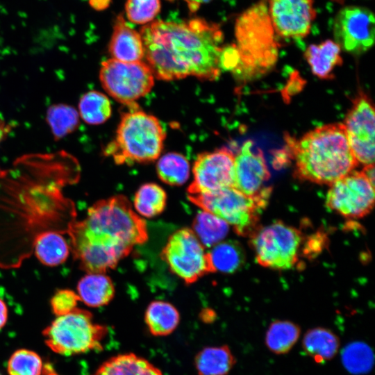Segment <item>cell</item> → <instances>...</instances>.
Wrapping results in <instances>:
<instances>
[{
	"label": "cell",
	"mask_w": 375,
	"mask_h": 375,
	"mask_svg": "<svg viewBox=\"0 0 375 375\" xmlns=\"http://www.w3.org/2000/svg\"><path fill=\"white\" fill-rule=\"evenodd\" d=\"M111 112L108 98L100 92H88L80 99L78 114L88 124H101L109 119Z\"/></svg>",
	"instance_id": "obj_28"
},
{
	"label": "cell",
	"mask_w": 375,
	"mask_h": 375,
	"mask_svg": "<svg viewBox=\"0 0 375 375\" xmlns=\"http://www.w3.org/2000/svg\"><path fill=\"white\" fill-rule=\"evenodd\" d=\"M67 234L70 251L81 267L86 272L104 273L147 240V228L127 199L116 196L92 205Z\"/></svg>",
	"instance_id": "obj_2"
},
{
	"label": "cell",
	"mask_w": 375,
	"mask_h": 375,
	"mask_svg": "<svg viewBox=\"0 0 375 375\" xmlns=\"http://www.w3.org/2000/svg\"><path fill=\"white\" fill-rule=\"evenodd\" d=\"M191 201L233 226L240 235L250 236L259 226L261 211L267 199L248 197L233 187L189 195Z\"/></svg>",
	"instance_id": "obj_7"
},
{
	"label": "cell",
	"mask_w": 375,
	"mask_h": 375,
	"mask_svg": "<svg viewBox=\"0 0 375 375\" xmlns=\"http://www.w3.org/2000/svg\"><path fill=\"white\" fill-rule=\"evenodd\" d=\"M158 177L170 185L184 184L190 176V164L186 158L178 153H167L158 161Z\"/></svg>",
	"instance_id": "obj_30"
},
{
	"label": "cell",
	"mask_w": 375,
	"mask_h": 375,
	"mask_svg": "<svg viewBox=\"0 0 375 375\" xmlns=\"http://www.w3.org/2000/svg\"><path fill=\"white\" fill-rule=\"evenodd\" d=\"M374 108L371 99L360 92L352 101L343 125L350 148L358 163L374 162Z\"/></svg>",
	"instance_id": "obj_12"
},
{
	"label": "cell",
	"mask_w": 375,
	"mask_h": 375,
	"mask_svg": "<svg viewBox=\"0 0 375 375\" xmlns=\"http://www.w3.org/2000/svg\"><path fill=\"white\" fill-rule=\"evenodd\" d=\"M162 253L171 271L186 283H192L210 272L204 247L189 228L174 232Z\"/></svg>",
	"instance_id": "obj_10"
},
{
	"label": "cell",
	"mask_w": 375,
	"mask_h": 375,
	"mask_svg": "<svg viewBox=\"0 0 375 375\" xmlns=\"http://www.w3.org/2000/svg\"><path fill=\"white\" fill-rule=\"evenodd\" d=\"M42 367V358L37 353L21 349L11 355L7 369L9 375H41Z\"/></svg>",
	"instance_id": "obj_33"
},
{
	"label": "cell",
	"mask_w": 375,
	"mask_h": 375,
	"mask_svg": "<svg viewBox=\"0 0 375 375\" xmlns=\"http://www.w3.org/2000/svg\"><path fill=\"white\" fill-rule=\"evenodd\" d=\"M235 35L240 61L233 72L238 78L249 81L273 68L280 45L266 0L253 4L237 18Z\"/></svg>",
	"instance_id": "obj_4"
},
{
	"label": "cell",
	"mask_w": 375,
	"mask_h": 375,
	"mask_svg": "<svg viewBox=\"0 0 375 375\" xmlns=\"http://www.w3.org/2000/svg\"><path fill=\"white\" fill-rule=\"evenodd\" d=\"M110 2V0H89L90 6L97 10H102L106 8Z\"/></svg>",
	"instance_id": "obj_39"
},
{
	"label": "cell",
	"mask_w": 375,
	"mask_h": 375,
	"mask_svg": "<svg viewBox=\"0 0 375 375\" xmlns=\"http://www.w3.org/2000/svg\"><path fill=\"white\" fill-rule=\"evenodd\" d=\"M108 332L106 326L94 321L90 312L76 308L57 317L42 335L53 352L68 356L102 349Z\"/></svg>",
	"instance_id": "obj_6"
},
{
	"label": "cell",
	"mask_w": 375,
	"mask_h": 375,
	"mask_svg": "<svg viewBox=\"0 0 375 375\" xmlns=\"http://www.w3.org/2000/svg\"><path fill=\"white\" fill-rule=\"evenodd\" d=\"M108 51L112 58L122 62L141 61L144 57L140 32L128 24L122 14L115 19Z\"/></svg>",
	"instance_id": "obj_17"
},
{
	"label": "cell",
	"mask_w": 375,
	"mask_h": 375,
	"mask_svg": "<svg viewBox=\"0 0 375 375\" xmlns=\"http://www.w3.org/2000/svg\"><path fill=\"white\" fill-rule=\"evenodd\" d=\"M253 145L245 141L235 156L233 188L248 197L269 199L272 190L265 183L270 172L262 150H253Z\"/></svg>",
	"instance_id": "obj_15"
},
{
	"label": "cell",
	"mask_w": 375,
	"mask_h": 375,
	"mask_svg": "<svg viewBox=\"0 0 375 375\" xmlns=\"http://www.w3.org/2000/svg\"><path fill=\"white\" fill-rule=\"evenodd\" d=\"M8 319V307L0 298V330L5 326Z\"/></svg>",
	"instance_id": "obj_37"
},
{
	"label": "cell",
	"mask_w": 375,
	"mask_h": 375,
	"mask_svg": "<svg viewBox=\"0 0 375 375\" xmlns=\"http://www.w3.org/2000/svg\"><path fill=\"white\" fill-rule=\"evenodd\" d=\"M144 322L152 335L167 336L178 327L180 314L172 303L164 301H154L147 308Z\"/></svg>",
	"instance_id": "obj_24"
},
{
	"label": "cell",
	"mask_w": 375,
	"mask_h": 375,
	"mask_svg": "<svg viewBox=\"0 0 375 375\" xmlns=\"http://www.w3.org/2000/svg\"><path fill=\"white\" fill-rule=\"evenodd\" d=\"M374 187L362 171H353L331 185L326 205L344 217H363L373 208Z\"/></svg>",
	"instance_id": "obj_11"
},
{
	"label": "cell",
	"mask_w": 375,
	"mask_h": 375,
	"mask_svg": "<svg viewBox=\"0 0 375 375\" xmlns=\"http://www.w3.org/2000/svg\"><path fill=\"white\" fill-rule=\"evenodd\" d=\"M374 356L371 347L363 342L347 344L342 353V362L351 374L360 375L368 373L374 365Z\"/></svg>",
	"instance_id": "obj_32"
},
{
	"label": "cell",
	"mask_w": 375,
	"mask_h": 375,
	"mask_svg": "<svg viewBox=\"0 0 375 375\" xmlns=\"http://www.w3.org/2000/svg\"><path fill=\"white\" fill-rule=\"evenodd\" d=\"M166 200V193L161 187L155 183H146L136 192L134 207L139 215L153 217L163 211Z\"/></svg>",
	"instance_id": "obj_31"
},
{
	"label": "cell",
	"mask_w": 375,
	"mask_h": 375,
	"mask_svg": "<svg viewBox=\"0 0 375 375\" xmlns=\"http://www.w3.org/2000/svg\"><path fill=\"white\" fill-rule=\"evenodd\" d=\"M140 33L144 58L156 78L212 81L219 76L224 34L219 24L200 17L158 19L144 25Z\"/></svg>",
	"instance_id": "obj_1"
},
{
	"label": "cell",
	"mask_w": 375,
	"mask_h": 375,
	"mask_svg": "<svg viewBox=\"0 0 375 375\" xmlns=\"http://www.w3.org/2000/svg\"><path fill=\"white\" fill-rule=\"evenodd\" d=\"M191 12H197L199 8L205 3L210 2L211 0H183Z\"/></svg>",
	"instance_id": "obj_36"
},
{
	"label": "cell",
	"mask_w": 375,
	"mask_h": 375,
	"mask_svg": "<svg viewBox=\"0 0 375 375\" xmlns=\"http://www.w3.org/2000/svg\"><path fill=\"white\" fill-rule=\"evenodd\" d=\"M285 139L294 161V175L300 180L331 185L358 166L343 124L318 126L298 140L289 135Z\"/></svg>",
	"instance_id": "obj_3"
},
{
	"label": "cell",
	"mask_w": 375,
	"mask_h": 375,
	"mask_svg": "<svg viewBox=\"0 0 375 375\" xmlns=\"http://www.w3.org/2000/svg\"><path fill=\"white\" fill-rule=\"evenodd\" d=\"M192 231L203 247H211L222 242L228 233L229 225L217 215L202 210L193 222Z\"/></svg>",
	"instance_id": "obj_27"
},
{
	"label": "cell",
	"mask_w": 375,
	"mask_h": 375,
	"mask_svg": "<svg viewBox=\"0 0 375 375\" xmlns=\"http://www.w3.org/2000/svg\"><path fill=\"white\" fill-rule=\"evenodd\" d=\"M11 129L12 126L10 124L0 119V144L7 138Z\"/></svg>",
	"instance_id": "obj_38"
},
{
	"label": "cell",
	"mask_w": 375,
	"mask_h": 375,
	"mask_svg": "<svg viewBox=\"0 0 375 375\" xmlns=\"http://www.w3.org/2000/svg\"><path fill=\"white\" fill-rule=\"evenodd\" d=\"M70 246L62 233L47 231L39 234L33 244V252L41 263L47 266H57L68 258Z\"/></svg>",
	"instance_id": "obj_23"
},
{
	"label": "cell",
	"mask_w": 375,
	"mask_h": 375,
	"mask_svg": "<svg viewBox=\"0 0 375 375\" xmlns=\"http://www.w3.org/2000/svg\"><path fill=\"white\" fill-rule=\"evenodd\" d=\"M93 375H163L147 359L134 353L113 356L104 361Z\"/></svg>",
	"instance_id": "obj_20"
},
{
	"label": "cell",
	"mask_w": 375,
	"mask_h": 375,
	"mask_svg": "<svg viewBox=\"0 0 375 375\" xmlns=\"http://www.w3.org/2000/svg\"><path fill=\"white\" fill-rule=\"evenodd\" d=\"M0 375H1V374H0Z\"/></svg>",
	"instance_id": "obj_42"
},
{
	"label": "cell",
	"mask_w": 375,
	"mask_h": 375,
	"mask_svg": "<svg viewBox=\"0 0 375 375\" xmlns=\"http://www.w3.org/2000/svg\"><path fill=\"white\" fill-rule=\"evenodd\" d=\"M249 238L257 262L269 269H291L297 264L303 252L301 232L281 221L258 226Z\"/></svg>",
	"instance_id": "obj_8"
},
{
	"label": "cell",
	"mask_w": 375,
	"mask_h": 375,
	"mask_svg": "<svg viewBox=\"0 0 375 375\" xmlns=\"http://www.w3.org/2000/svg\"><path fill=\"white\" fill-rule=\"evenodd\" d=\"M210 272L230 274L242 267L245 256L243 248L236 241H222L207 252Z\"/></svg>",
	"instance_id": "obj_25"
},
{
	"label": "cell",
	"mask_w": 375,
	"mask_h": 375,
	"mask_svg": "<svg viewBox=\"0 0 375 375\" xmlns=\"http://www.w3.org/2000/svg\"><path fill=\"white\" fill-rule=\"evenodd\" d=\"M168 1H174V0H168Z\"/></svg>",
	"instance_id": "obj_41"
},
{
	"label": "cell",
	"mask_w": 375,
	"mask_h": 375,
	"mask_svg": "<svg viewBox=\"0 0 375 375\" xmlns=\"http://www.w3.org/2000/svg\"><path fill=\"white\" fill-rule=\"evenodd\" d=\"M122 115L115 140L106 148L117 163L147 162L157 159L163 148L165 131L153 115L130 105Z\"/></svg>",
	"instance_id": "obj_5"
},
{
	"label": "cell",
	"mask_w": 375,
	"mask_h": 375,
	"mask_svg": "<svg viewBox=\"0 0 375 375\" xmlns=\"http://www.w3.org/2000/svg\"><path fill=\"white\" fill-rule=\"evenodd\" d=\"M268 12L276 35L302 39L310 31L316 11L313 0H269Z\"/></svg>",
	"instance_id": "obj_16"
},
{
	"label": "cell",
	"mask_w": 375,
	"mask_h": 375,
	"mask_svg": "<svg viewBox=\"0 0 375 375\" xmlns=\"http://www.w3.org/2000/svg\"><path fill=\"white\" fill-rule=\"evenodd\" d=\"M235 364V357L226 344L204 347L194 359L198 375H228Z\"/></svg>",
	"instance_id": "obj_21"
},
{
	"label": "cell",
	"mask_w": 375,
	"mask_h": 375,
	"mask_svg": "<svg viewBox=\"0 0 375 375\" xmlns=\"http://www.w3.org/2000/svg\"><path fill=\"white\" fill-rule=\"evenodd\" d=\"M47 121L56 140L67 136L79 125L78 112L72 106L58 103L49 107Z\"/></svg>",
	"instance_id": "obj_29"
},
{
	"label": "cell",
	"mask_w": 375,
	"mask_h": 375,
	"mask_svg": "<svg viewBox=\"0 0 375 375\" xmlns=\"http://www.w3.org/2000/svg\"><path fill=\"white\" fill-rule=\"evenodd\" d=\"M80 301L78 295L69 289L58 290L51 299L53 312L57 316L67 315L77 308Z\"/></svg>",
	"instance_id": "obj_35"
},
{
	"label": "cell",
	"mask_w": 375,
	"mask_h": 375,
	"mask_svg": "<svg viewBox=\"0 0 375 375\" xmlns=\"http://www.w3.org/2000/svg\"><path fill=\"white\" fill-rule=\"evenodd\" d=\"M374 31V14L362 6L342 8L333 23L335 42L340 49L355 55L365 52L373 45Z\"/></svg>",
	"instance_id": "obj_13"
},
{
	"label": "cell",
	"mask_w": 375,
	"mask_h": 375,
	"mask_svg": "<svg viewBox=\"0 0 375 375\" xmlns=\"http://www.w3.org/2000/svg\"><path fill=\"white\" fill-rule=\"evenodd\" d=\"M363 173L367 177L369 181L374 185V165L365 166Z\"/></svg>",
	"instance_id": "obj_40"
},
{
	"label": "cell",
	"mask_w": 375,
	"mask_h": 375,
	"mask_svg": "<svg viewBox=\"0 0 375 375\" xmlns=\"http://www.w3.org/2000/svg\"><path fill=\"white\" fill-rule=\"evenodd\" d=\"M235 156L227 148L199 154L193 166L189 195L215 192L234 185Z\"/></svg>",
	"instance_id": "obj_14"
},
{
	"label": "cell",
	"mask_w": 375,
	"mask_h": 375,
	"mask_svg": "<svg viewBox=\"0 0 375 375\" xmlns=\"http://www.w3.org/2000/svg\"><path fill=\"white\" fill-rule=\"evenodd\" d=\"M114 294L113 283L104 273H88L77 285L80 301L89 307L97 308L108 304Z\"/></svg>",
	"instance_id": "obj_22"
},
{
	"label": "cell",
	"mask_w": 375,
	"mask_h": 375,
	"mask_svg": "<svg viewBox=\"0 0 375 375\" xmlns=\"http://www.w3.org/2000/svg\"><path fill=\"white\" fill-rule=\"evenodd\" d=\"M301 328L290 320H274L269 326L265 344L269 351L284 355L290 351L299 339Z\"/></svg>",
	"instance_id": "obj_26"
},
{
	"label": "cell",
	"mask_w": 375,
	"mask_h": 375,
	"mask_svg": "<svg viewBox=\"0 0 375 375\" xmlns=\"http://www.w3.org/2000/svg\"><path fill=\"white\" fill-rule=\"evenodd\" d=\"M99 79L105 91L116 101L131 105L152 89L154 76L141 61L122 62L113 58L101 63Z\"/></svg>",
	"instance_id": "obj_9"
},
{
	"label": "cell",
	"mask_w": 375,
	"mask_h": 375,
	"mask_svg": "<svg viewBox=\"0 0 375 375\" xmlns=\"http://www.w3.org/2000/svg\"><path fill=\"white\" fill-rule=\"evenodd\" d=\"M340 46L331 40H326L319 44L309 45L304 57L312 74L324 80L333 79V70L342 64Z\"/></svg>",
	"instance_id": "obj_18"
},
{
	"label": "cell",
	"mask_w": 375,
	"mask_h": 375,
	"mask_svg": "<svg viewBox=\"0 0 375 375\" xmlns=\"http://www.w3.org/2000/svg\"><path fill=\"white\" fill-rule=\"evenodd\" d=\"M160 8V0H126L125 3V12L128 21L142 25L153 22Z\"/></svg>",
	"instance_id": "obj_34"
},
{
	"label": "cell",
	"mask_w": 375,
	"mask_h": 375,
	"mask_svg": "<svg viewBox=\"0 0 375 375\" xmlns=\"http://www.w3.org/2000/svg\"><path fill=\"white\" fill-rule=\"evenodd\" d=\"M303 352L314 362L322 364L331 360L340 347L339 337L331 329L315 327L308 330L302 340Z\"/></svg>",
	"instance_id": "obj_19"
}]
</instances>
